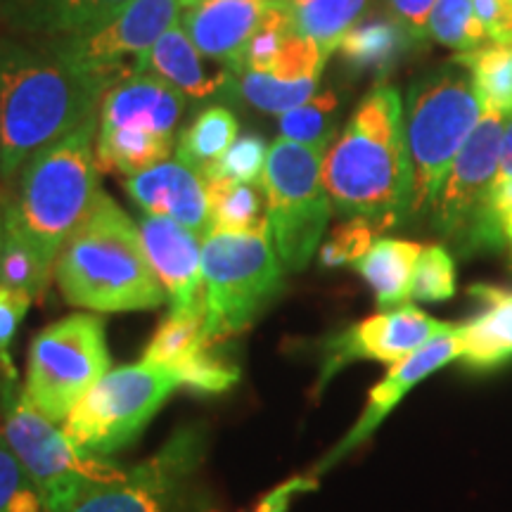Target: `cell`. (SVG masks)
Masks as SVG:
<instances>
[{
  "mask_svg": "<svg viewBox=\"0 0 512 512\" xmlns=\"http://www.w3.org/2000/svg\"><path fill=\"white\" fill-rule=\"evenodd\" d=\"M124 79L64 60L46 41H0V174L22 171L36 152L79 128Z\"/></svg>",
  "mask_w": 512,
  "mask_h": 512,
  "instance_id": "obj_1",
  "label": "cell"
},
{
  "mask_svg": "<svg viewBox=\"0 0 512 512\" xmlns=\"http://www.w3.org/2000/svg\"><path fill=\"white\" fill-rule=\"evenodd\" d=\"M323 185L332 211L344 219H366L377 230L406 221L411 166L394 86L380 83L361 100L325 152Z\"/></svg>",
  "mask_w": 512,
  "mask_h": 512,
  "instance_id": "obj_2",
  "label": "cell"
},
{
  "mask_svg": "<svg viewBox=\"0 0 512 512\" xmlns=\"http://www.w3.org/2000/svg\"><path fill=\"white\" fill-rule=\"evenodd\" d=\"M55 280L69 304L98 313L150 311L166 299L138 223L102 190L57 254Z\"/></svg>",
  "mask_w": 512,
  "mask_h": 512,
  "instance_id": "obj_3",
  "label": "cell"
},
{
  "mask_svg": "<svg viewBox=\"0 0 512 512\" xmlns=\"http://www.w3.org/2000/svg\"><path fill=\"white\" fill-rule=\"evenodd\" d=\"M95 136L98 112L57 143L36 152L22 166L17 197L5 204L3 219L31 242L50 266H55L64 242L86 219L100 192Z\"/></svg>",
  "mask_w": 512,
  "mask_h": 512,
  "instance_id": "obj_4",
  "label": "cell"
},
{
  "mask_svg": "<svg viewBox=\"0 0 512 512\" xmlns=\"http://www.w3.org/2000/svg\"><path fill=\"white\" fill-rule=\"evenodd\" d=\"M482 114L484 102L475 79L470 69L456 60L441 64L413 83L403 112L411 166L406 219L432 207L453 159L463 150Z\"/></svg>",
  "mask_w": 512,
  "mask_h": 512,
  "instance_id": "obj_5",
  "label": "cell"
},
{
  "mask_svg": "<svg viewBox=\"0 0 512 512\" xmlns=\"http://www.w3.org/2000/svg\"><path fill=\"white\" fill-rule=\"evenodd\" d=\"M204 337L214 347L240 335L283 290L285 266L268 223L249 233L211 230L202 240Z\"/></svg>",
  "mask_w": 512,
  "mask_h": 512,
  "instance_id": "obj_6",
  "label": "cell"
},
{
  "mask_svg": "<svg viewBox=\"0 0 512 512\" xmlns=\"http://www.w3.org/2000/svg\"><path fill=\"white\" fill-rule=\"evenodd\" d=\"M3 439L27 472L46 512H72L98 486L126 477L124 467L88 456L64 437L62 427L24 401L15 380L0 382Z\"/></svg>",
  "mask_w": 512,
  "mask_h": 512,
  "instance_id": "obj_7",
  "label": "cell"
},
{
  "mask_svg": "<svg viewBox=\"0 0 512 512\" xmlns=\"http://www.w3.org/2000/svg\"><path fill=\"white\" fill-rule=\"evenodd\" d=\"M328 147L278 138L268 147L264 166L266 223L285 271H304L328 228L332 202L323 185Z\"/></svg>",
  "mask_w": 512,
  "mask_h": 512,
  "instance_id": "obj_8",
  "label": "cell"
},
{
  "mask_svg": "<svg viewBox=\"0 0 512 512\" xmlns=\"http://www.w3.org/2000/svg\"><path fill=\"white\" fill-rule=\"evenodd\" d=\"M110 366L105 320L72 313L34 337L22 396L43 418L62 425Z\"/></svg>",
  "mask_w": 512,
  "mask_h": 512,
  "instance_id": "obj_9",
  "label": "cell"
},
{
  "mask_svg": "<svg viewBox=\"0 0 512 512\" xmlns=\"http://www.w3.org/2000/svg\"><path fill=\"white\" fill-rule=\"evenodd\" d=\"M181 380L174 370L133 363L110 370L62 422V432L88 456H112L150 425Z\"/></svg>",
  "mask_w": 512,
  "mask_h": 512,
  "instance_id": "obj_10",
  "label": "cell"
},
{
  "mask_svg": "<svg viewBox=\"0 0 512 512\" xmlns=\"http://www.w3.org/2000/svg\"><path fill=\"white\" fill-rule=\"evenodd\" d=\"M181 0H133L105 27L79 36L46 38L64 60L121 79L143 74L155 43L178 22Z\"/></svg>",
  "mask_w": 512,
  "mask_h": 512,
  "instance_id": "obj_11",
  "label": "cell"
},
{
  "mask_svg": "<svg viewBox=\"0 0 512 512\" xmlns=\"http://www.w3.org/2000/svg\"><path fill=\"white\" fill-rule=\"evenodd\" d=\"M200 458V434L178 432L150 460L128 467L124 479L83 496L72 512H171Z\"/></svg>",
  "mask_w": 512,
  "mask_h": 512,
  "instance_id": "obj_12",
  "label": "cell"
},
{
  "mask_svg": "<svg viewBox=\"0 0 512 512\" xmlns=\"http://www.w3.org/2000/svg\"><path fill=\"white\" fill-rule=\"evenodd\" d=\"M451 328L453 325L441 323L411 304L375 313L325 344L318 384L325 387L339 370L354 361H380L394 366Z\"/></svg>",
  "mask_w": 512,
  "mask_h": 512,
  "instance_id": "obj_13",
  "label": "cell"
},
{
  "mask_svg": "<svg viewBox=\"0 0 512 512\" xmlns=\"http://www.w3.org/2000/svg\"><path fill=\"white\" fill-rule=\"evenodd\" d=\"M505 114L484 110L432 202V221L441 233H456L475 221L486 192L496 181Z\"/></svg>",
  "mask_w": 512,
  "mask_h": 512,
  "instance_id": "obj_14",
  "label": "cell"
},
{
  "mask_svg": "<svg viewBox=\"0 0 512 512\" xmlns=\"http://www.w3.org/2000/svg\"><path fill=\"white\" fill-rule=\"evenodd\" d=\"M145 254L162 283L171 313L204 320V278L200 238L166 216L143 214L138 221Z\"/></svg>",
  "mask_w": 512,
  "mask_h": 512,
  "instance_id": "obj_15",
  "label": "cell"
},
{
  "mask_svg": "<svg viewBox=\"0 0 512 512\" xmlns=\"http://www.w3.org/2000/svg\"><path fill=\"white\" fill-rule=\"evenodd\" d=\"M460 356V342H458V325H453L451 330L444 332V335L434 337L430 344L415 351L403 361L394 363L389 368V373L384 375L380 384H375L368 394V403L363 408L361 418L356 420V425L351 427L339 444L332 448L328 456L323 458V463L316 467L313 475H323L325 470H330L332 465L339 463L344 456H349L354 448H358L363 441L373 437V432L382 425L384 418L399 406L403 396H406L411 389L418 387L422 380L437 373L439 368L448 366L453 358Z\"/></svg>",
  "mask_w": 512,
  "mask_h": 512,
  "instance_id": "obj_16",
  "label": "cell"
},
{
  "mask_svg": "<svg viewBox=\"0 0 512 512\" xmlns=\"http://www.w3.org/2000/svg\"><path fill=\"white\" fill-rule=\"evenodd\" d=\"M124 188L143 214L174 219L202 240L211 233L207 178L192 166L166 159L152 169L128 176Z\"/></svg>",
  "mask_w": 512,
  "mask_h": 512,
  "instance_id": "obj_17",
  "label": "cell"
},
{
  "mask_svg": "<svg viewBox=\"0 0 512 512\" xmlns=\"http://www.w3.org/2000/svg\"><path fill=\"white\" fill-rule=\"evenodd\" d=\"M185 112V95L155 74H136L117 83L100 102L98 131L133 128L174 138Z\"/></svg>",
  "mask_w": 512,
  "mask_h": 512,
  "instance_id": "obj_18",
  "label": "cell"
},
{
  "mask_svg": "<svg viewBox=\"0 0 512 512\" xmlns=\"http://www.w3.org/2000/svg\"><path fill=\"white\" fill-rule=\"evenodd\" d=\"M268 0H200L183 12V29L207 60L240 72L242 53L254 36Z\"/></svg>",
  "mask_w": 512,
  "mask_h": 512,
  "instance_id": "obj_19",
  "label": "cell"
},
{
  "mask_svg": "<svg viewBox=\"0 0 512 512\" xmlns=\"http://www.w3.org/2000/svg\"><path fill=\"white\" fill-rule=\"evenodd\" d=\"M147 69L155 76L188 95L192 100H209L216 95L233 98L235 74L228 67L211 72L204 64V55L190 41L188 31L176 22L147 55Z\"/></svg>",
  "mask_w": 512,
  "mask_h": 512,
  "instance_id": "obj_20",
  "label": "cell"
},
{
  "mask_svg": "<svg viewBox=\"0 0 512 512\" xmlns=\"http://www.w3.org/2000/svg\"><path fill=\"white\" fill-rule=\"evenodd\" d=\"M470 294H475L484 309L465 325H458V358L477 370L512 361V290L479 285Z\"/></svg>",
  "mask_w": 512,
  "mask_h": 512,
  "instance_id": "obj_21",
  "label": "cell"
},
{
  "mask_svg": "<svg viewBox=\"0 0 512 512\" xmlns=\"http://www.w3.org/2000/svg\"><path fill=\"white\" fill-rule=\"evenodd\" d=\"M133 0H15L8 15L27 34L64 38L105 27Z\"/></svg>",
  "mask_w": 512,
  "mask_h": 512,
  "instance_id": "obj_22",
  "label": "cell"
},
{
  "mask_svg": "<svg viewBox=\"0 0 512 512\" xmlns=\"http://www.w3.org/2000/svg\"><path fill=\"white\" fill-rule=\"evenodd\" d=\"M420 254L422 247L418 242L382 238L375 240L361 261H356L354 268L375 292L382 311L401 309L411 302L413 273Z\"/></svg>",
  "mask_w": 512,
  "mask_h": 512,
  "instance_id": "obj_23",
  "label": "cell"
},
{
  "mask_svg": "<svg viewBox=\"0 0 512 512\" xmlns=\"http://www.w3.org/2000/svg\"><path fill=\"white\" fill-rule=\"evenodd\" d=\"M413 34L396 17H363L339 43V55L356 74L384 76L413 46Z\"/></svg>",
  "mask_w": 512,
  "mask_h": 512,
  "instance_id": "obj_24",
  "label": "cell"
},
{
  "mask_svg": "<svg viewBox=\"0 0 512 512\" xmlns=\"http://www.w3.org/2000/svg\"><path fill=\"white\" fill-rule=\"evenodd\" d=\"M290 10L292 31L318 43L323 53L332 55L363 19L368 0H285Z\"/></svg>",
  "mask_w": 512,
  "mask_h": 512,
  "instance_id": "obj_25",
  "label": "cell"
},
{
  "mask_svg": "<svg viewBox=\"0 0 512 512\" xmlns=\"http://www.w3.org/2000/svg\"><path fill=\"white\" fill-rule=\"evenodd\" d=\"M174 150V138L155 136V133L133 131V128H114L98 131L95 136V162L100 171L136 176L169 159Z\"/></svg>",
  "mask_w": 512,
  "mask_h": 512,
  "instance_id": "obj_26",
  "label": "cell"
},
{
  "mask_svg": "<svg viewBox=\"0 0 512 512\" xmlns=\"http://www.w3.org/2000/svg\"><path fill=\"white\" fill-rule=\"evenodd\" d=\"M238 131V119L228 107H207L178 138L176 159L204 176V171L219 162L228 147L238 140Z\"/></svg>",
  "mask_w": 512,
  "mask_h": 512,
  "instance_id": "obj_27",
  "label": "cell"
},
{
  "mask_svg": "<svg viewBox=\"0 0 512 512\" xmlns=\"http://www.w3.org/2000/svg\"><path fill=\"white\" fill-rule=\"evenodd\" d=\"M207 195L211 230L249 233L266 226V204L254 185L228 178H207Z\"/></svg>",
  "mask_w": 512,
  "mask_h": 512,
  "instance_id": "obj_28",
  "label": "cell"
},
{
  "mask_svg": "<svg viewBox=\"0 0 512 512\" xmlns=\"http://www.w3.org/2000/svg\"><path fill=\"white\" fill-rule=\"evenodd\" d=\"M211 344L204 337V320L169 313L145 347L143 361L166 370H183L197 361Z\"/></svg>",
  "mask_w": 512,
  "mask_h": 512,
  "instance_id": "obj_29",
  "label": "cell"
},
{
  "mask_svg": "<svg viewBox=\"0 0 512 512\" xmlns=\"http://www.w3.org/2000/svg\"><path fill=\"white\" fill-rule=\"evenodd\" d=\"M456 62L470 69L484 110L512 112V46L484 43L470 53L456 55Z\"/></svg>",
  "mask_w": 512,
  "mask_h": 512,
  "instance_id": "obj_30",
  "label": "cell"
},
{
  "mask_svg": "<svg viewBox=\"0 0 512 512\" xmlns=\"http://www.w3.org/2000/svg\"><path fill=\"white\" fill-rule=\"evenodd\" d=\"M318 81V76L299 81H280L271 74L240 69L235 74L233 100H242L249 107H254V110L268 114H285L294 110V107L304 105L306 100H311L318 88Z\"/></svg>",
  "mask_w": 512,
  "mask_h": 512,
  "instance_id": "obj_31",
  "label": "cell"
},
{
  "mask_svg": "<svg viewBox=\"0 0 512 512\" xmlns=\"http://www.w3.org/2000/svg\"><path fill=\"white\" fill-rule=\"evenodd\" d=\"M50 266L36 247L10 221L3 219V249H0V287L29 294L31 299L46 290Z\"/></svg>",
  "mask_w": 512,
  "mask_h": 512,
  "instance_id": "obj_32",
  "label": "cell"
},
{
  "mask_svg": "<svg viewBox=\"0 0 512 512\" xmlns=\"http://www.w3.org/2000/svg\"><path fill=\"white\" fill-rule=\"evenodd\" d=\"M337 107L339 100L332 91L313 95L304 105L280 114V138L304 145L330 147L337 128Z\"/></svg>",
  "mask_w": 512,
  "mask_h": 512,
  "instance_id": "obj_33",
  "label": "cell"
},
{
  "mask_svg": "<svg viewBox=\"0 0 512 512\" xmlns=\"http://www.w3.org/2000/svg\"><path fill=\"white\" fill-rule=\"evenodd\" d=\"M427 36L458 53H470L489 41L477 19L475 0H437L427 22Z\"/></svg>",
  "mask_w": 512,
  "mask_h": 512,
  "instance_id": "obj_34",
  "label": "cell"
},
{
  "mask_svg": "<svg viewBox=\"0 0 512 512\" xmlns=\"http://www.w3.org/2000/svg\"><path fill=\"white\" fill-rule=\"evenodd\" d=\"M292 34L294 31L290 22V10H287L285 0H268V8L264 17H261V24L256 27L254 36L249 38L245 53H242L240 69L271 74L280 50H283L285 41Z\"/></svg>",
  "mask_w": 512,
  "mask_h": 512,
  "instance_id": "obj_35",
  "label": "cell"
},
{
  "mask_svg": "<svg viewBox=\"0 0 512 512\" xmlns=\"http://www.w3.org/2000/svg\"><path fill=\"white\" fill-rule=\"evenodd\" d=\"M456 294V264L444 247L422 249L413 273L411 299L415 302H446Z\"/></svg>",
  "mask_w": 512,
  "mask_h": 512,
  "instance_id": "obj_36",
  "label": "cell"
},
{
  "mask_svg": "<svg viewBox=\"0 0 512 512\" xmlns=\"http://www.w3.org/2000/svg\"><path fill=\"white\" fill-rule=\"evenodd\" d=\"M266 157V140L256 133H245L228 147L219 162L204 171V178H228V181L254 185L264 176Z\"/></svg>",
  "mask_w": 512,
  "mask_h": 512,
  "instance_id": "obj_37",
  "label": "cell"
},
{
  "mask_svg": "<svg viewBox=\"0 0 512 512\" xmlns=\"http://www.w3.org/2000/svg\"><path fill=\"white\" fill-rule=\"evenodd\" d=\"M377 226L366 219H349L342 226L332 230V235L320 247V264L328 268L337 266H354L368 254V249L375 245Z\"/></svg>",
  "mask_w": 512,
  "mask_h": 512,
  "instance_id": "obj_38",
  "label": "cell"
},
{
  "mask_svg": "<svg viewBox=\"0 0 512 512\" xmlns=\"http://www.w3.org/2000/svg\"><path fill=\"white\" fill-rule=\"evenodd\" d=\"M472 223L482 240L512 247V181H494Z\"/></svg>",
  "mask_w": 512,
  "mask_h": 512,
  "instance_id": "obj_39",
  "label": "cell"
},
{
  "mask_svg": "<svg viewBox=\"0 0 512 512\" xmlns=\"http://www.w3.org/2000/svg\"><path fill=\"white\" fill-rule=\"evenodd\" d=\"M178 380L181 387H188L192 392L200 394H221L226 389L233 387L238 382V368H233L230 363L223 361L216 354H211V347L204 354L192 361L190 366L178 370Z\"/></svg>",
  "mask_w": 512,
  "mask_h": 512,
  "instance_id": "obj_40",
  "label": "cell"
},
{
  "mask_svg": "<svg viewBox=\"0 0 512 512\" xmlns=\"http://www.w3.org/2000/svg\"><path fill=\"white\" fill-rule=\"evenodd\" d=\"M31 297L24 292L0 287V382L15 380V368L8 354L12 339H15L19 325L27 316Z\"/></svg>",
  "mask_w": 512,
  "mask_h": 512,
  "instance_id": "obj_41",
  "label": "cell"
},
{
  "mask_svg": "<svg viewBox=\"0 0 512 512\" xmlns=\"http://www.w3.org/2000/svg\"><path fill=\"white\" fill-rule=\"evenodd\" d=\"M27 489H34V484L29 482L27 472L22 470L15 453L10 451L8 441L0 434V512L8 510L12 501Z\"/></svg>",
  "mask_w": 512,
  "mask_h": 512,
  "instance_id": "obj_42",
  "label": "cell"
},
{
  "mask_svg": "<svg viewBox=\"0 0 512 512\" xmlns=\"http://www.w3.org/2000/svg\"><path fill=\"white\" fill-rule=\"evenodd\" d=\"M387 3L392 8V15L411 31L415 41L427 36V22H430L437 0H387Z\"/></svg>",
  "mask_w": 512,
  "mask_h": 512,
  "instance_id": "obj_43",
  "label": "cell"
},
{
  "mask_svg": "<svg viewBox=\"0 0 512 512\" xmlns=\"http://www.w3.org/2000/svg\"><path fill=\"white\" fill-rule=\"evenodd\" d=\"M318 489L316 477H294L290 482L275 486L273 491L261 498V503L256 505L254 512H290L292 498L299 494H311Z\"/></svg>",
  "mask_w": 512,
  "mask_h": 512,
  "instance_id": "obj_44",
  "label": "cell"
},
{
  "mask_svg": "<svg viewBox=\"0 0 512 512\" xmlns=\"http://www.w3.org/2000/svg\"><path fill=\"white\" fill-rule=\"evenodd\" d=\"M496 181H512V112L503 124L501 136V159H498Z\"/></svg>",
  "mask_w": 512,
  "mask_h": 512,
  "instance_id": "obj_45",
  "label": "cell"
},
{
  "mask_svg": "<svg viewBox=\"0 0 512 512\" xmlns=\"http://www.w3.org/2000/svg\"><path fill=\"white\" fill-rule=\"evenodd\" d=\"M200 3V0H181V10H188V8H192V5H197Z\"/></svg>",
  "mask_w": 512,
  "mask_h": 512,
  "instance_id": "obj_46",
  "label": "cell"
},
{
  "mask_svg": "<svg viewBox=\"0 0 512 512\" xmlns=\"http://www.w3.org/2000/svg\"><path fill=\"white\" fill-rule=\"evenodd\" d=\"M0 249H3V214H0Z\"/></svg>",
  "mask_w": 512,
  "mask_h": 512,
  "instance_id": "obj_47",
  "label": "cell"
},
{
  "mask_svg": "<svg viewBox=\"0 0 512 512\" xmlns=\"http://www.w3.org/2000/svg\"><path fill=\"white\" fill-rule=\"evenodd\" d=\"M0 183H3V174H0Z\"/></svg>",
  "mask_w": 512,
  "mask_h": 512,
  "instance_id": "obj_48",
  "label": "cell"
},
{
  "mask_svg": "<svg viewBox=\"0 0 512 512\" xmlns=\"http://www.w3.org/2000/svg\"><path fill=\"white\" fill-rule=\"evenodd\" d=\"M0 5H3V0H0Z\"/></svg>",
  "mask_w": 512,
  "mask_h": 512,
  "instance_id": "obj_49",
  "label": "cell"
}]
</instances>
